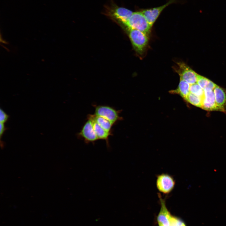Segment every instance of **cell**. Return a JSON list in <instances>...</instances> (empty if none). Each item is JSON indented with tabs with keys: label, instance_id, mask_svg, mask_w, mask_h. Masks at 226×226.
Instances as JSON below:
<instances>
[{
	"label": "cell",
	"instance_id": "1",
	"mask_svg": "<svg viewBox=\"0 0 226 226\" xmlns=\"http://www.w3.org/2000/svg\"><path fill=\"white\" fill-rule=\"evenodd\" d=\"M124 25L127 29H136L147 35L149 33L152 28L141 11L133 12Z\"/></svg>",
	"mask_w": 226,
	"mask_h": 226
},
{
	"label": "cell",
	"instance_id": "2",
	"mask_svg": "<svg viewBox=\"0 0 226 226\" xmlns=\"http://www.w3.org/2000/svg\"><path fill=\"white\" fill-rule=\"evenodd\" d=\"M128 35L135 50L138 53H142L148 43V35L136 29H128Z\"/></svg>",
	"mask_w": 226,
	"mask_h": 226
},
{
	"label": "cell",
	"instance_id": "3",
	"mask_svg": "<svg viewBox=\"0 0 226 226\" xmlns=\"http://www.w3.org/2000/svg\"><path fill=\"white\" fill-rule=\"evenodd\" d=\"M175 185V180L172 175L163 173L157 176L156 186L162 193L168 195L171 192Z\"/></svg>",
	"mask_w": 226,
	"mask_h": 226
},
{
	"label": "cell",
	"instance_id": "4",
	"mask_svg": "<svg viewBox=\"0 0 226 226\" xmlns=\"http://www.w3.org/2000/svg\"><path fill=\"white\" fill-rule=\"evenodd\" d=\"M106 15L124 25L128 21L133 12L126 8L113 5L106 8Z\"/></svg>",
	"mask_w": 226,
	"mask_h": 226
},
{
	"label": "cell",
	"instance_id": "5",
	"mask_svg": "<svg viewBox=\"0 0 226 226\" xmlns=\"http://www.w3.org/2000/svg\"><path fill=\"white\" fill-rule=\"evenodd\" d=\"M94 115L106 119L113 125L121 118L118 111L107 105L96 106L95 108Z\"/></svg>",
	"mask_w": 226,
	"mask_h": 226
},
{
	"label": "cell",
	"instance_id": "6",
	"mask_svg": "<svg viewBox=\"0 0 226 226\" xmlns=\"http://www.w3.org/2000/svg\"><path fill=\"white\" fill-rule=\"evenodd\" d=\"M178 67L176 71L179 74L180 79L190 85L197 83L198 75L184 63H177Z\"/></svg>",
	"mask_w": 226,
	"mask_h": 226
},
{
	"label": "cell",
	"instance_id": "7",
	"mask_svg": "<svg viewBox=\"0 0 226 226\" xmlns=\"http://www.w3.org/2000/svg\"><path fill=\"white\" fill-rule=\"evenodd\" d=\"M175 0H170L162 5L155 8L146 9L141 11L151 27L163 10L169 5L175 2Z\"/></svg>",
	"mask_w": 226,
	"mask_h": 226
},
{
	"label": "cell",
	"instance_id": "8",
	"mask_svg": "<svg viewBox=\"0 0 226 226\" xmlns=\"http://www.w3.org/2000/svg\"><path fill=\"white\" fill-rule=\"evenodd\" d=\"M79 136L87 143H94L98 139L90 119H88L79 133Z\"/></svg>",
	"mask_w": 226,
	"mask_h": 226
},
{
	"label": "cell",
	"instance_id": "9",
	"mask_svg": "<svg viewBox=\"0 0 226 226\" xmlns=\"http://www.w3.org/2000/svg\"><path fill=\"white\" fill-rule=\"evenodd\" d=\"M161 204L160 211L157 217L159 226H170V220L172 217L168 210L165 203V198L163 199L161 194L158 193Z\"/></svg>",
	"mask_w": 226,
	"mask_h": 226
},
{
	"label": "cell",
	"instance_id": "10",
	"mask_svg": "<svg viewBox=\"0 0 226 226\" xmlns=\"http://www.w3.org/2000/svg\"><path fill=\"white\" fill-rule=\"evenodd\" d=\"M204 90L201 108L207 110H218L215 102L213 90L206 88Z\"/></svg>",
	"mask_w": 226,
	"mask_h": 226
},
{
	"label": "cell",
	"instance_id": "11",
	"mask_svg": "<svg viewBox=\"0 0 226 226\" xmlns=\"http://www.w3.org/2000/svg\"><path fill=\"white\" fill-rule=\"evenodd\" d=\"M215 102L218 110H223L226 105V93L222 88L217 85L213 89Z\"/></svg>",
	"mask_w": 226,
	"mask_h": 226
},
{
	"label": "cell",
	"instance_id": "12",
	"mask_svg": "<svg viewBox=\"0 0 226 226\" xmlns=\"http://www.w3.org/2000/svg\"><path fill=\"white\" fill-rule=\"evenodd\" d=\"M190 84L186 81L180 79L179 83L177 88L170 91L171 93L177 94L185 100L190 93Z\"/></svg>",
	"mask_w": 226,
	"mask_h": 226
},
{
	"label": "cell",
	"instance_id": "13",
	"mask_svg": "<svg viewBox=\"0 0 226 226\" xmlns=\"http://www.w3.org/2000/svg\"><path fill=\"white\" fill-rule=\"evenodd\" d=\"M88 119L95 121L100 126L107 132L111 133V130L113 124L109 121L102 117L95 115H90Z\"/></svg>",
	"mask_w": 226,
	"mask_h": 226
},
{
	"label": "cell",
	"instance_id": "14",
	"mask_svg": "<svg viewBox=\"0 0 226 226\" xmlns=\"http://www.w3.org/2000/svg\"><path fill=\"white\" fill-rule=\"evenodd\" d=\"M90 120L92 121L94 130L98 139L105 140L107 145L109 146L108 139L109 137L111 135V133L107 132L100 126L95 121L91 119Z\"/></svg>",
	"mask_w": 226,
	"mask_h": 226
},
{
	"label": "cell",
	"instance_id": "15",
	"mask_svg": "<svg viewBox=\"0 0 226 226\" xmlns=\"http://www.w3.org/2000/svg\"><path fill=\"white\" fill-rule=\"evenodd\" d=\"M185 100L192 105L201 108L202 100L201 98L190 93Z\"/></svg>",
	"mask_w": 226,
	"mask_h": 226
},
{
	"label": "cell",
	"instance_id": "16",
	"mask_svg": "<svg viewBox=\"0 0 226 226\" xmlns=\"http://www.w3.org/2000/svg\"><path fill=\"white\" fill-rule=\"evenodd\" d=\"M190 92L202 99L204 96V90L196 83L190 85Z\"/></svg>",
	"mask_w": 226,
	"mask_h": 226
},
{
	"label": "cell",
	"instance_id": "17",
	"mask_svg": "<svg viewBox=\"0 0 226 226\" xmlns=\"http://www.w3.org/2000/svg\"><path fill=\"white\" fill-rule=\"evenodd\" d=\"M210 81L207 78L198 75L197 83L204 89L207 86Z\"/></svg>",
	"mask_w": 226,
	"mask_h": 226
},
{
	"label": "cell",
	"instance_id": "18",
	"mask_svg": "<svg viewBox=\"0 0 226 226\" xmlns=\"http://www.w3.org/2000/svg\"><path fill=\"white\" fill-rule=\"evenodd\" d=\"M9 116L7 115L3 110H0V123H5L8 120Z\"/></svg>",
	"mask_w": 226,
	"mask_h": 226
},
{
	"label": "cell",
	"instance_id": "19",
	"mask_svg": "<svg viewBox=\"0 0 226 226\" xmlns=\"http://www.w3.org/2000/svg\"><path fill=\"white\" fill-rule=\"evenodd\" d=\"M4 124L2 123H0V137L1 139L5 131L8 129V128L5 126Z\"/></svg>",
	"mask_w": 226,
	"mask_h": 226
}]
</instances>
